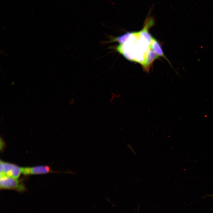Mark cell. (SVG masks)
Here are the masks:
<instances>
[{"instance_id": "obj_7", "label": "cell", "mask_w": 213, "mask_h": 213, "mask_svg": "<svg viewBox=\"0 0 213 213\" xmlns=\"http://www.w3.org/2000/svg\"><path fill=\"white\" fill-rule=\"evenodd\" d=\"M133 32H129L113 38V41L117 42L119 44L125 43L132 36Z\"/></svg>"}, {"instance_id": "obj_3", "label": "cell", "mask_w": 213, "mask_h": 213, "mask_svg": "<svg viewBox=\"0 0 213 213\" xmlns=\"http://www.w3.org/2000/svg\"><path fill=\"white\" fill-rule=\"evenodd\" d=\"M54 172L47 166L21 167V173L24 175L43 174Z\"/></svg>"}, {"instance_id": "obj_5", "label": "cell", "mask_w": 213, "mask_h": 213, "mask_svg": "<svg viewBox=\"0 0 213 213\" xmlns=\"http://www.w3.org/2000/svg\"><path fill=\"white\" fill-rule=\"evenodd\" d=\"M158 56L151 49L148 51L142 65L145 71H149L154 61L158 58Z\"/></svg>"}, {"instance_id": "obj_2", "label": "cell", "mask_w": 213, "mask_h": 213, "mask_svg": "<svg viewBox=\"0 0 213 213\" xmlns=\"http://www.w3.org/2000/svg\"><path fill=\"white\" fill-rule=\"evenodd\" d=\"M4 167L3 173L0 174V178L7 176L17 179L21 173V167L14 164L1 160Z\"/></svg>"}, {"instance_id": "obj_9", "label": "cell", "mask_w": 213, "mask_h": 213, "mask_svg": "<svg viewBox=\"0 0 213 213\" xmlns=\"http://www.w3.org/2000/svg\"><path fill=\"white\" fill-rule=\"evenodd\" d=\"M208 196H211L212 197H213V194H211V195H208Z\"/></svg>"}, {"instance_id": "obj_6", "label": "cell", "mask_w": 213, "mask_h": 213, "mask_svg": "<svg viewBox=\"0 0 213 213\" xmlns=\"http://www.w3.org/2000/svg\"><path fill=\"white\" fill-rule=\"evenodd\" d=\"M150 47V49L158 56L162 57L168 61L164 53L161 45L159 42L154 38H153Z\"/></svg>"}, {"instance_id": "obj_8", "label": "cell", "mask_w": 213, "mask_h": 213, "mask_svg": "<svg viewBox=\"0 0 213 213\" xmlns=\"http://www.w3.org/2000/svg\"><path fill=\"white\" fill-rule=\"evenodd\" d=\"M4 145V143L3 140L1 138L0 139V150L2 149Z\"/></svg>"}, {"instance_id": "obj_1", "label": "cell", "mask_w": 213, "mask_h": 213, "mask_svg": "<svg viewBox=\"0 0 213 213\" xmlns=\"http://www.w3.org/2000/svg\"><path fill=\"white\" fill-rule=\"evenodd\" d=\"M0 187L2 190H12L22 192L26 190L24 184L17 180L7 176L0 178Z\"/></svg>"}, {"instance_id": "obj_4", "label": "cell", "mask_w": 213, "mask_h": 213, "mask_svg": "<svg viewBox=\"0 0 213 213\" xmlns=\"http://www.w3.org/2000/svg\"><path fill=\"white\" fill-rule=\"evenodd\" d=\"M152 26L151 23L146 20L143 28L141 30L137 32L139 38L149 46L153 37L149 32L148 30Z\"/></svg>"}]
</instances>
